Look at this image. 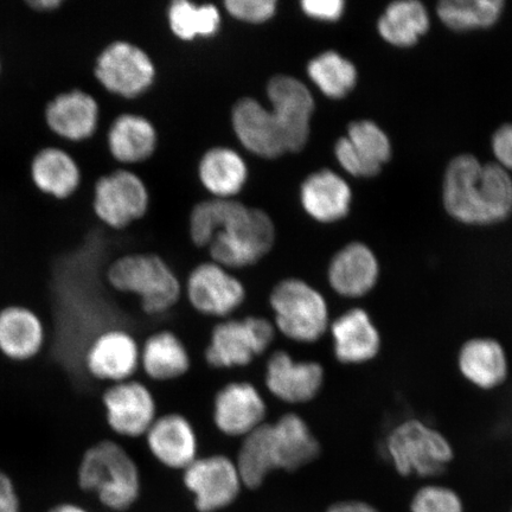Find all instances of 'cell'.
<instances>
[{"mask_svg":"<svg viewBox=\"0 0 512 512\" xmlns=\"http://www.w3.org/2000/svg\"><path fill=\"white\" fill-rule=\"evenodd\" d=\"M168 21L179 40L190 42L216 35L221 27V14L214 4L175 0L169 6Z\"/></svg>","mask_w":512,"mask_h":512,"instance_id":"obj_32","label":"cell"},{"mask_svg":"<svg viewBox=\"0 0 512 512\" xmlns=\"http://www.w3.org/2000/svg\"><path fill=\"white\" fill-rule=\"evenodd\" d=\"M106 277L114 290L136 294L147 315H163L181 297L176 274L155 254L121 256L108 267Z\"/></svg>","mask_w":512,"mask_h":512,"instance_id":"obj_4","label":"cell"},{"mask_svg":"<svg viewBox=\"0 0 512 512\" xmlns=\"http://www.w3.org/2000/svg\"><path fill=\"white\" fill-rule=\"evenodd\" d=\"M21 503L12 480L0 471V512H19Z\"/></svg>","mask_w":512,"mask_h":512,"instance_id":"obj_41","label":"cell"},{"mask_svg":"<svg viewBox=\"0 0 512 512\" xmlns=\"http://www.w3.org/2000/svg\"><path fill=\"white\" fill-rule=\"evenodd\" d=\"M236 200L214 198L198 203L190 215V236L197 247H208L224 221L232 213Z\"/></svg>","mask_w":512,"mask_h":512,"instance_id":"obj_36","label":"cell"},{"mask_svg":"<svg viewBox=\"0 0 512 512\" xmlns=\"http://www.w3.org/2000/svg\"><path fill=\"white\" fill-rule=\"evenodd\" d=\"M94 78L108 93L133 99L152 86L156 68L151 57L136 44L115 41L96 56Z\"/></svg>","mask_w":512,"mask_h":512,"instance_id":"obj_8","label":"cell"},{"mask_svg":"<svg viewBox=\"0 0 512 512\" xmlns=\"http://www.w3.org/2000/svg\"><path fill=\"white\" fill-rule=\"evenodd\" d=\"M266 413L265 400L252 383H229L215 396V426L228 437L245 438L265 424Z\"/></svg>","mask_w":512,"mask_h":512,"instance_id":"obj_16","label":"cell"},{"mask_svg":"<svg viewBox=\"0 0 512 512\" xmlns=\"http://www.w3.org/2000/svg\"><path fill=\"white\" fill-rule=\"evenodd\" d=\"M492 150L498 165L504 170L512 171V124L504 125L496 131L492 138Z\"/></svg>","mask_w":512,"mask_h":512,"instance_id":"obj_40","label":"cell"},{"mask_svg":"<svg viewBox=\"0 0 512 512\" xmlns=\"http://www.w3.org/2000/svg\"><path fill=\"white\" fill-rule=\"evenodd\" d=\"M232 125L242 146L254 155L274 159L287 153L277 120L270 108L258 100L243 98L236 102Z\"/></svg>","mask_w":512,"mask_h":512,"instance_id":"obj_18","label":"cell"},{"mask_svg":"<svg viewBox=\"0 0 512 512\" xmlns=\"http://www.w3.org/2000/svg\"><path fill=\"white\" fill-rule=\"evenodd\" d=\"M278 3L274 0H227L224 8L238 21L261 24L270 21L277 14Z\"/></svg>","mask_w":512,"mask_h":512,"instance_id":"obj_38","label":"cell"},{"mask_svg":"<svg viewBox=\"0 0 512 512\" xmlns=\"http://www.w3.org/2000/svg\"><path fill=\"white\" fill-rule=\"evenodd\" d=\"M49 512H88L85 509L79 507V505H75L72 503H63L56 505Z\"/></svg>","mask_w":512,"mask_h":512,"instance_id":"obj_43","label":"cell"},{"mask_svg":"<svg viewBox=\"0 0 512 512\" xmlns=\"http://www.w3.org/2000/svg\"><path fill=\"white\" fill-rule=\"evenodd\" d=\"M108 152L119 163L144 162L157 146V132L149 120L137 114H123L108 128Z\"/></svg>","mask_w":512,"mask_h":512,"instance_id":"obj_25","label":"cell"},{"mask_svg":"<svg viewBox=\"0 0 512 512\" xmlns=\"http://www.w3.org/2000/svg\"><path fill=\"white\" fill-rule=\"evenodd\" d=\"M510 512H512V509H511V511H510Z\"/></svg>","mask_w":512,"mask_h":512,"instance_id":"obj_44","label":"cell"},{"mask_svg":"<svg viewBox=\"0 0 512 512\" xmlns=\"http://www.w3.org/2000/svg\"><path fill=\"white\" fill-rule=\"evenodd\" d=\"M271 451L275 470L294 472L315 462L322 446L302 416L288 413L271 424Z\"/></svg>","mask_w":512,"mask_h":512,"instance_id":"obj_23","label":"cell"},{"mask_svg":"<svg viewBox=\"0 0 512 512\" xmlns=\"http://www.w3.org/2000/svg\"><path fill=\"white\" fill-rule=\"evenodd\" d=\"M111 430L123 437L146 435L156 418V401L149 388L138 381L115 383L104 395Z\"/></svg>","mask_w":512,"mask_h":512,"instance_id":"obj_15","label":"cell"},{"mask_svg":"<svg viewBox=\"0 0 512 512\" xmlns=\"http://www.w3.org/2000/svg\"><path fill=\"white\" fill-rule=\"evenodd\" d=\"M300 6L307 17L320 22H336L345 10L342 0H303Z\"/></svg>","mask_w":512,"mask_h":512,"instance_id":"obj_39","label":"cell"},{"mask_svg":"<svg viewBox=\"0 0 512 512\" xmlns=\"http://www.w3.org/2000/svg\"><path fill=\"white\" fill-rule=\"evenodd\" d=\"M183 479L200 512L229 507L238 498L243 485L238 466L221 454L197 458L184 470Z\"/></svg>","mask_w":512,"mask_h":512,"instance_id":"obj_11","label":"cell"},{"mask_svg":"<svg viewBox=\"0 0 512 512\" xmlns=\"http://www.w3.org/2000/svg\"><path fill=\"white\" fill-rule=\"evenodd\" d=\"M187 296L197 312L209 317L227 318L240 309L246 299L241 281L216 262H204L192 271Z\"/></svg>","mask_w":512,"mask_h":512,"instance_id":"obj_12","label":"cell"},{"mask_svg":"<svg viewBox=\"0 0 512 512\" xmlns=\"http://www.w3.org/2000/svg\"><path fill=\"white\" fill-rule=\"evenodd\" d=\"M380 262L371 249L361 242H352L338 251L328 268L329 285L337 296L362 299L379 284Z\"/></svg>","mask_w":512,"mask_h":512,"instance_id":"obj_17","label":"cell"},{"mask_svg":"<svg viewBox=\"0 0 512 512\" xmlns=\"http://www.w3.org/2000/svg\"><path fill=\"white\" fill-rule=\"evenodd\" d=\"M89 374L114 384L131 380L140 363L136 339L124 330L102 332L89 345L85 357Z\"/></svg>","mask_w":512,"mask_h":512,"instance_id":"obj_19","label":"cell"},{"mask_svg":"<svg viewBox=\"0 0 512 512\" xmlns=\"http://www.w3.org/2000/svg\"><path fill=\"white\" fill-rule=\"evenodd\" d=\"M31 178L43 194L66 200L79 189L81 171L68 152L59 147H48L32 159Z\"/></svg>","mask_w":512,"mask_h":512,"instance_id":"obj_26","label":"cell"},{"mask_svg":"<svg viewBox=\"0 0 512 512\" xmlns=\"http://www.w3.org/2000/svg\"><path fill=\"white\" fill-rule=\"evenodd\" d=\"M274 336V325L266 318L223 320L211 332L206 360L217 369L246 367L271 347Z\"/></svg>","mask_w":512,"mask_h":512,"instance_id":"obj_7","label":"cell"},{"mask_svg":"<svg viewBox=\"0 0 512 512\" xmlns=\"http://www.w3.org/2000/svg\"><path fill=\"white\" fill-rule=\"evenodd\" d=\"M198 176L215 198H233L245 187L248 168L238 152L229 147H214L204 153Z\"/></svg>","mask_w":512,"mask_h":512,"instance_id":"obj_28","label":"cell"},{"mask_svg":"<svg viewBox=\"0 0 512 512\" xmlns=\"http://www.w3.org/2000/svg\"><path fill=\"white\" fill-rule=\"evenodd\" d=\"M325 370L313 361H297L286 351L278 350L268 358L265 383L270 393L291 405L315 400L323 389Z\"/></svg>","mask_w":512,"mask_h":512,"instance_id":"obj_14","label":"cell"},{"mask_svg":"<svg viewBox=\"0 0 512 512\" xmlns=\"http://www.w3.org/2000/svg\"><path fill=\"white\" fill-rule=\"evenodd\" d=\"M348 142L363 166L366 177H373L388 163L392 145L387 134L373 121H356L349 126Z\"/></svg>","mask_w":512,"mask_h":512,"instance_id":"obj_35","label":"cell"},{"mask_svg":"<svg viewBox=\"0 0 512 512\" xmlns=\"http://www.w3.org/2000/svg\"><path fill=\"white\" fill-rule=\"evenodd\" d=\"M270 305L275 328L293 342L316 343L329 331L328 302L303 279L288 278L273 287Z\"/></svg>","mask_w":512,"mask_h":512,"instance_id":"obj_6","label":"cell"},{"mask_svg":"<svg viewBox=\"0 0 512 512\" xmlns=\"http://www.w3.org/2000/svg\"><path fill=\"white\" fill-rule=\"evenodd\" d=\"M78 480L82 490L94 492L105 507L114 511L130 509L142 488L137 464L123 447L110 440L88 448Z\"/></svg>","mask_w":512,"mask_h":512,"instance_id":"obj_2","label":"cell"},{"mask_svg":"<svg viewBox=\"0 0 512 512\" xmlns=\"http://www.w3.org/2000/svg\"><path fill=\"white\" fill-rule=\"evenodd\" d=\"M444 204L453 219L475 226L507 220L512 213V179L498 164L476 157L454 158L445 174Z\"/></svg>","mask_w":512,"mask_h":512,"instance_id":"obj_1","label":"cell"},{"mask_svg":"<svg viewBox=\"0 0 512 512\" xmlns=\"http://www.w3.org/2000/svg\"><path fill=\"white\" fill-rule=\"evenodd\" d=\"M44 332L40 318L22 306L0 311V351L15 361H27L41 350Z\"/></svg>","mask_w":512,"mask_h":512,"instance_id":"obj_27","label":"cell"},{"mask_svg":"<svg viewBox=\"0 0 512 512\" xmlns=\"http://www.w3.org/2000/svg\"><path fill=\"white\" fill-rule=\"evenodd\" d=\"M307 75L316 87L330 99H343L357 83V70L336 51H326L307 64Z\"/></svg>","mask_w":512,"mask_h":512,"instance_id":"obj_31","label":"cell"},{"mask_svg":"<svg viewBox=\"0 0 512 512\" xmlns=\"http://www.w3.org/2000/svg\"><path fill=\"white\" fill-rule=\"evenodd\" d=\"M329 331L335 358L344 366H363L381 354L380 329L363 307H351L331 320Z\"/></svg>","mask_w":512,"mask_h":512,"instance_id":"obj_13","label":"cell"},{"mask_svg":"<svg viewBox=\"0 0 512 512\" xmlns=\"http://www.w3.org/2000/svg\"><path fill=\"white\" fill-rule=\"evenodd\" d=\"M457 367L463 379L480 390L503 386L510 370L503 344L489 336L466 339L458 350Z\"/></svg>","mask_w":512,"mask_h":512,"instance_id":"obj_20","label":"cell"},{"mask_svg":"<svg viewBox=\"0 0 512 512\" xmlns=\"http://www.w3.org/2000/svg\"><path fill=\"white\" fill-rule=\"evenodd\" d=\"M274 243L275 226L270 215L238 201L208 247L211 259L228 270L258 264Z\"/></svg>","mask_w":512,"mask_h":512,"instance_id":"obj_5","label":"cell"},{"mask_svg":"<svg viewBox=\"0 0 512 512\" xmlns=\"http://www.w3.org/2000/svg\"><path fill=\"white\" fill-rule=\"evenodd\" d=\"M379 34L394 47L414 46L430 29V16L424 5L415 0H403L388 6L379 19Z\"/></svg>","mask_w":512,"mask_h":512,"instance_id":"obj_30","label":"cell"},{"mask_svg":"<svg viewBox=\"0 0 512 512\" xmlns=\"http://www.w3.org/2000/svg\"><path fill=\"white\" fill-rule=\"evenodd\" d=\"M46 120L57 137L72 143L86 142L99 130L100 105L92 94L73 89L49 102Z\"/></svg>","mask_w":512,"mask_h":512,"instance_id":"obj_21","label":"cell"},{"mask_svg":"<svg viewBox=\"0 0 512 512\" xmlns=\"http://www.w3.org/2000/svg\"><path fill=\"white\" fill-rule=\"evenodd\" d=\"M503 9L502 0H445L438 5V15L447 28L470 31L492 27Z\"/></svg>","mask_w":512,"mask_h":512,"instance_id":"obj_34","label":"cell"},{"mask_svg":"<svg viewBox=\"0 0 512 512\" xmlns=\"http://www.w3.org/2000/svg\"><path fill=\"white\" fill-rule=\"evenodd\" d=\"M146 441L152 456L169 469L185 470L197 459L196 432L181 414L157 418L146 433Z\"/></svg>","mask_w":512,"mask_h":512,"instance_id":"obj_22","label":"cell"},{"mask_svg":"<svg viewBox=\"0 0 512 512\" xmlns=\"http://www.w3.org/2000/svg\"><path fill=\"white\" fill-rule=\"evenodd\" d=\"M149 202L144 182L131 171L117 170L101 175L94 184V215L108 228L123 229L142 219Z\"/></svg>","mask_w":512,"mask_h":512,"instance_id":"obj_9","label":"cell"},{"mask_svg":"<svg viewBox=\"0 0 512 512\" xmlns=\"http://www.w3.org/2000/svg\"><path fill=\"white\" fill-rule=\"evenodd\" d=\"M325 512H381L373 504L358 499H349L331 504Z\"/></svg>","mask_w":512,"mask_h":512,"instance_id":"obj_42","label":"cell"},{"mask_svg":"<svg viewBox=\"0 0 512 512\" xmlns=\"http://www.w3.org/2000/svg\"><path fill=\"white\" fill-rule=\"evenodd\" d=\"M267 96L287 152L302 151L309 140L315 112V100L309 88L292 76L277 75L268 82Z\"/></svg>","mask_w":512,"mask_h":512,"instance_id":"obj_10","label":"cell"},{"mask_svg":"<svg viewBox=\"0 0 512 512\" xmlns=\"http://www.w3.org/2000/svg\"><path fill=\"white\" fill-rule=\"evenodd\" d=\"M300 201L313 220L334 223L348 215L352 192L347 182L331 170H319L305 179Z\"/></svg>","mask_w":512,"mask_h":512,"instance_id":"obj_24","label":"cell"},{"mask_svg":"<svg viewBox=\"0 0 512 512\" xmlns=\"http://www.w3.org/2000/svg\"><path fill=\"white\" fill-rule=\"evenodd\" d=\"M238 466L242 484L258 489L275 470L271 451V424L261 425L243 438Z\"/></svg>","mask_w":512,"mask_h":512,"instance_id":"obj_33","label":"cell"},{"mask_svg":"<svg viewBox=\"0 0 512 512\" xmlns=\"http://www.w3.org/2000/svg\"><path fill=\"white\" fill-rule=\"evenodd\" d=\"M389 463L402 477L435 478L443 475L454 459L451 441L425 421L400 422L386 438Z\"/></svg>","mask_w":512,"mask_h":512,"instance_id":"obj_3","label":"cell"},{"mask_svg":"<svg viewBox=\"0 0 512 512\" xmlns=\"http://www.w3.org/2000/svg\"><path fill=\"white\" fill-rule=\"evenodd\" d=\"M411 512H465L464 502L456 490L445 485L421 486L409 505Z\"/></svg>","mask_w":512,"mask_h":512,"instance_id":"obj_37","label":"cell"},{"mask_svg":"<svg viewBox=\"0 0 512 512\" xmlns=\"http://www.w3.org/2000/svg\"><path fill=\"white\" fill-rule=\"evenodd\" d=\"M140 363L147 376L163 382L187 374L191 362L187 348L174 332L159 331L146 339Z\"/></svg>","mask_w":512,"mask_h":512,"instance_id":"obj_29","label":"cell"}]
</instances>
